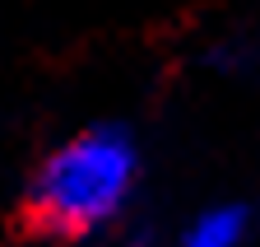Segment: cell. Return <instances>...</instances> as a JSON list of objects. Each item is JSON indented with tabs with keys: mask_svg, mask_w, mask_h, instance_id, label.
Wrapping results in <instances>:
<instances>
[{
	"mask_svg": "<svg viewBox=\"0 0 260 247\" xmlns=\"http://www.w3.org/2000/svg\"><path fill=\"white\" fill-rule=\"evenodd\" d=\"M140 177V135L125 121H93L32 163L19 201L23 224L56 242H93L130 219Z\"/></svg>",
	"mask_w": 260,
	"mask_h": 247,
	"instance_id": "cell-1",
	"label": "cell"
},
{
	"mask_svg": "<svg viewBox=\"0 0 260 247\" xmlns=\"http://www.w3.org/2000/svg\"><path fill=\"white\" fill-rule=\"evenodd\" d=\"M200 61H205L214 75H246V70L255 66V56H251L237 38H218V42H209Z\"/></svg>",
	"mask_w": 260,
	"mask_h": 247,
	"instance_id": "cell-3",
	"label": "cell"
},
{
	"mask_svg": "<svg viewBox=\"0 0 260 247\" xmlns=\"http://www.w3.org/2000/svg\"><path fill=\"white\" fill-rule=\"evenodd\" d=\"M251 238H255V205L214 201V205H200L172 233V247H246Z\"/></svg>",
	"mask_w": 260,
	"mask_h": 247,
	"instance_id": "cell-2",
	"label": "cell"
}]
</instances>
